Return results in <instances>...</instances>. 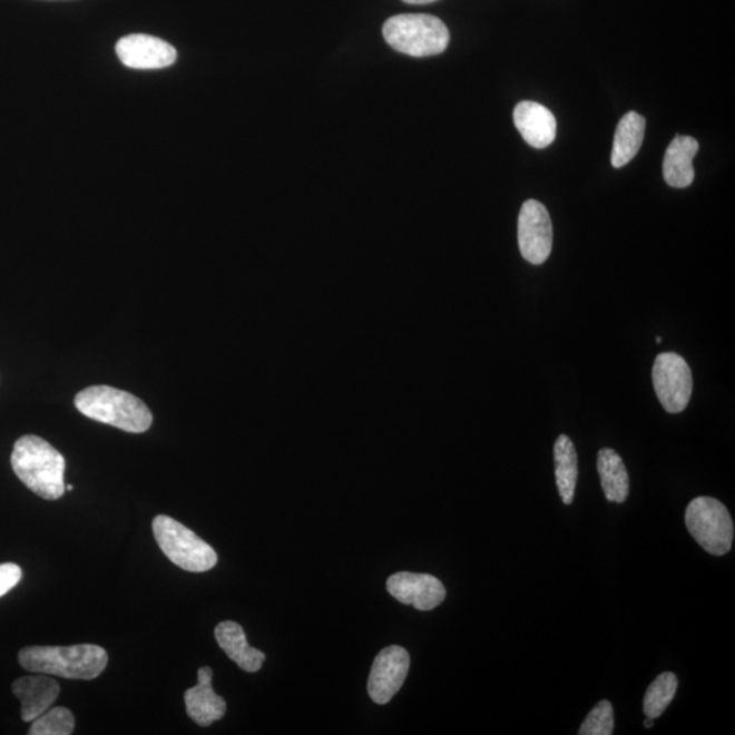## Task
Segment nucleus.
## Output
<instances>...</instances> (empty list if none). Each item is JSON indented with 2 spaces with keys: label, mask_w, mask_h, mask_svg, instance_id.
<instances>
[{
  "label": "nucleus",
  "mask_w": 735,
  "mask_h": 735,
  "mask_svg": "<svg viewBox=\"0 0 735 735\" xmlns=\"http://www.w3.org/2000/svg\"><path fill=\"white\" fill-rule=\"evenodd\" d=\"M12 694L21 702V718L28 723L51 708L60 695V685L39 673V676L18 678L12 684Z\"/></svg>",
  "instance_id": "nucleus-14"
},
{
  "label": "nucleus",
  "mask_w": 735,
  "mask_h": 735,
  "mask_svg": "<svg viewBox=\"0 0 735 735\" xmlns=\"http://www.w3.org/2000/svg\"><path fill=\"white\" fill-rule=\"evenodd\" d=\"M518 243L520 254L531 265L539 266L548 261L553 247V226L541 202L529 199L520 208Z\"/></svg>",
  "instance_id": "nucleus-8"
},
{
  "label": "nucleus",
  "mask_w": 735,
  "mask_h": 735,
  "mask_svg": "<svg viewBox=\"0 0 735 735\" xmlns=\"http://www.w3.org/2000/svg\"><path fill=\"white\" fill-rule=\"evenodd\" d=\"M653 726H654V719L647 718L645 721V727L649 728V727H653Z\"/></svg>",
  "instance_id": "nucleus-25"
},
{
  "label": "nucleus",
  "mask_w": 735,
  "mask_h": 735,
  "mask_svg": "<svg viewBox=\"0 0 735 735\" xmlns=\"http://www.w3.org/2000/svg\"><path fill=\"white\" fill-rule=\"evenodd\" d=\"M657 342H658V343H660V342H661V339H660V336H657Z\"/></svg>",
  "instance_id": "nucleus-27"
},
{
  "label": "nucleus",
  "mask_w": 735,
  "mask_h": 735,
  "mask_svg": "<svg viewBox=\"0 0 735 735\" xmlns=\"http://www.w3.org/2000/svg\"><path fill=\"white\" fill-rule=\"evenodd\" d=\"M678 679L676 674L670 672L661 673L660 676L654 679L651 685L648 686L643 703V710L647 718L657 719L658 716L665 713L666 708L676 696Z\"/></svg>",
  "instance_id": "nucleus-20"
},
{
  "label": "nucleus",
  "mask_w": 735,
  "mask_h": 735,
  "mask_svg": "<svg viewBox=\"0 0 735 735\" xmlns=\"http://www.w3.org/2000/svg\"><path fill=\"white\" fill-rule=\"evenodd\" d=\"M646 119L637 112H629L618 122L612 143L611 164L623 168L633 161L645 139Z\"/></svg>",
  "instance_id": "nucleus-17"
},
{
  "label": "nucleus",
  "mask_w": 735,
  "mask_h": 735,
  "mask_svg": "<svg viewBox=\"0 0 735 735\" xmlns=\"http://www.w3.org/2000/svg\"><path fill=\"white\" fill-rule=\"evenodd\" d=\"M685 523L690 536L713 556H723L732 549L734 523L723 502L714 498H696L685 511Z\"/></svg>",
  "instance_id": "nucleus-6"
},
{
  "label": "nucleus",
  "mask_w": 735,
  "mask_h": 735,
  "mask_svg": "<svg viewBox=\"0 0 735 735\" xmlns=\"http://www.w3.org/2000/svg\"><path fill=\"white\" fill-rule=\"evenodd\" d=\"M76 719L69 708L57 707L46 710L30 726V735H70Z\"/></svg>",
  "instance_id": "nucleus-21"
},
{
  "label": "nucleus",
  "mask_w": 735,
  "mask_h": 735,
  "mask_svg": "<svg viewBox=\"0 0 735 735\" xmlns=\"http://www.w3.org/2000/svg\"><path fill=\"white\" fill-rule=\"evenodd\" d=\"M698 151L695 138L677 135L667 147L664 158L665 182L674 188L689 187L695 180L694 158Z\"/></svg>",
  "instance_id": "nucleus-16"
},
{
  "label": "nucleus",
  "mask_w": 735,
  "mask_h": 735,
  "mask_svg": "<svg viewBox=\"0 0 735 735\" xmlns=\"http://www.w3.org/2000/svg\"><path fill=\"white\" fill-rule=\"evenodd\" d=\"M76 408L89 419L128 433H144L153 424V414L144 401L108 385H94L79 392Z\"/></svg>",
  "instance_id": "nucleus-3"
},
{
  "label": "nucleus",
  "mask_w": 735,
  "mask_h": 735,
  "mask_svg": "<svg viewBox=\"0 0 735 735\" xmlns=\"http://www.w3.org/2000/svg\"><path fill=\"white\" fill-rule=\"evenodd\" d=\"M555 463L557 488L564 504H572L576 482H578V453L572 440L567 434H560L555 443Z\"/></svg>",
  "instance_id": "nucleus-19"
},
{
  "label": "nucleus",
  "mask_w": 735,
  "mask_h": 735,
  "mask_svg": "<svg viewBox=\"0 0 735 735\" xmlns=\"http://www.w3.org/2000/svg\"><path fill=\"white\" fill-rule=\"evenodd\" d=\"M615 731V713L610 702L602 700L591 709L581 725L580 735H611Z\"/></svg>",
  "instance_id": "nucleus-22"
},
{
  "label": "nucleus",
  "mask_w": 735,
  "mask_h": 735,
  "mask_svg": "<svg viewBox=\"0 0 735 735\" xmlns=\"http://www.w3.org/2000/svg\"><path fill=\"white\" fill-rule=\"evenodd\" d=\"M121 63L137 70L165 69L175 63L176 49L167 41L147 35L122 37L116 45Z\"/></svg>",
  "instance_id": "nucleus-10"
},
{
  "label": "nucleus",
  "mask_w": 735,
  "mask_h": 735,
  "mask_svg": "<svg viewBox=\"0 0 735 735\" xmlns=\"http://www.w3.org/2000/svg\"><path fill=\"white\" fill-rule=\"evenodd\" d=\"M513 121L518 131L531 147L545 149L553 144L557 134L555 115L542 104L535 101L519 102L513 110Z\"/></svg>",
  "instance_id": "nucleus-13"
},
{
  "label": "nucleus",
  "mask_w": 735,
  "mask_h": 735,
  "mask_svg": "<svg viewBox=\"0 0 735 735\" xmlns=\"http://www.w3.org/2000/svg\"><path fill=\"white\" fill-rule=\"evenodd\" d=\"M383 36L395 51L414 58L434 57L450 45L444 22L429 14L391 17L384 23Z\"/></svg>",
  "instance_id": "nucleus-4"
},
{
  "label": "nucleus",
  "mask_w": 735,
  "mask_h": 735,
  "mask_svg": "<svg viewBox=\"0 0 735 735\" xmlns=\"http://www.w3.org/2000/svg\"><path fill=\"white\" fill-rule=\"evenodd\" d=\"M66 489H67V490H70V492H71V490L74 489V487H72V486H69V487H66Z\"/></svg>",
  "instance_id": "nucleus-26"
},
{
  "label": "nucleus",
  "mask_w": 735,
  "mask_h": 735,
  "mask_svg": "<svg viewBox=\"0 0 735 735\" xmlns=\"http://www.w3.org/2000/svg\"><path fill=\"white\" fill-rule=\"evenodd\" d=\"M153 535L164 555L184 571L206 572L216 567V550L167 514H158L153 520Z\"/></svg>",
  "instance_id": "nucleus-5"
},
{
  "label": "nucleus",
  "mask_w": 735,
  "mask_h": 735,
  "mask_svg": "<svg viewBox=\"0 0 735 735\" xmlns=\"http://www.w3.org/2000/svg\"><path fill=\"white\" fill-rule=\"evenodd\" d=\"M655 394L667 413L678 414L688 408L694 379L685 359L677 353H660L653 366Z\"/></svg>",
  "instance_id": "nucleus-7"
},
{
  "label": "nucleus",
  "mask_w": 735,
  "mask_h": 735,
  "mask_svg": "<svg viewBox=\"0 0 735 735\" xmlns=\"http://www.w3.org/2000/svg\"><path fill=\"white\" fill-rule=\"evenodd\" d=\"M22 579L21 568L17 564H0V597L6 596Z\"/></svg>",
  "instance_id": "nucleus-23"
},
{
  "label": "nucleus",
  "mask_w": 735,
  "mask_h": 735,
  "mask_svg": "<svg viewBox=\"0 0 735 735\" xmlns=\"http://www.w3.org/2000/svg\"><path fill=\"white\" fill-rule=\"evenodd\" d=\"M214 636H216L219 647L241 669L247 673H256L262 669L266 655L261 649L248 645L241 624L235 621L219 623L216 630H214Z\"/></svg>",
  "instance_id": "nucleus-15"
},
{
  "label": "nucleus",
  "mask_w": 735,
  "mask_h": 735,
  "mask_svg": "<svg viewBox=\"0 0 735 735\" xmlns=\"http://www.w3.org/2000/svg\"><path fill=\"white\" fill-rule=\"evenodd\" d=\"M11 465L23 486L41 499L58 500L65 494V458L45 439L35 434L18 439Z\"/></svg>",
  "instance_id": "nucleus-1"
},
{
  "label": "nucleus",
  "mask_w": 735,
  "mask_h": 735,
  "mask_svg": "<svg viewBox=\"0 0 735 735\" xmlns=\"http://www.w3.org/2000/svg\"><path fill=\"white\" fill-rule=\"evenodd\" d=\"M410 657L406 649L390 646L378 654L367 679V694L378 704H388L408 677Z\"/></svg>",
  "instance_id": "nucleus-9"
},
{
  "label": "nucleus",
  "mask_w": 735,
  "mask_h": 735,
  "mask_svg": "<svg viewBox=\"0 0 735 735\" xmlns=\"http://www.w3.org/2000/svg\"><path fill=\"white\" fill-rule=\"evenodd\" d=\"M388 591L403 605H412L416 610L428 611L445 599L444 585L428 574L398 572L390 576Z\"/></svg>",
  "instance_id": "nucleus-11"
},
{
  "label": "nucleus",
  "mask_w": 735,
  "mask_h": 735,
  "mask_svg": "<svg viewBox=\"0 0 735 735\" xmlns=\"http://www.w3.org/2000/svg\"><path fill=\"white\" fill-rule=\"evenodd\" d=\"M22 669L71 679H95L107 669L106 649L95 645L27 647L18 654Z\"/></svg>",
  "instance_id": "nucleus-2"
},
{
  "label": "nucleus",
  "mask_w": 735,
  "mask_h": 735,
  "mask_svg": "<svg viewBox=\"0 0 735 735\" xmlns=\"http://www.w3.org/2000/svg\"><path fill=\"white\" fill-rule=\"evenodd\" d=\"M403 2L409 4H428L438 2V0H403Z\"/></svg>",
  "instance_id": "nucleus-24"
},
{
  "label": "nucleus",
  "mask_w": 735,
  "mask_h": 735,
  "mask_svg": "<svg viewBox=\"0 0 735 735\" xmlns=\"http://www.w3.org/2000/svg\"><path fill=\"white\" fill-rule=\"evenodd\" d=\"M597 469L606 500L618 504L627 500L629 476L621 457L615 450L602 449L598 452Z\"/></svg>",
  "instance_id": "nucleus-18"
},
{
  "label": "nucleus",
  "mask_w": 735,
  "mask_h": 735,
  "mask_svg": "<svg viewBox=\"0 0 735 735\" xmlns=\"http://www.w3.org/2000/svg\"><path fill=\"white\" fill-rule=\"evenodd\" d=\"M213 670L208 666L198 670V684L184 694L187 714L196 725L210 726L223 719L226 714V702L213 689Z\"/></svg>",
  "instance_id": "nucleus-12"
}]
</instances>
